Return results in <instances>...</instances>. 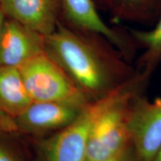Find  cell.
<instances>
[{
	"instance_id": "obj_6",
	"label": "cell",
	"mask_w": 161,
	"mask_h": 161,
	"mask_svg": "<svg viewBox=\"0 0 161 161\" xmlns=\"http://www.w3.org/2000/svg\"><path fill=\"white\" fill-rule=\"evenodd\" d=\"M63 14L72 25L81 31L103 36L119 51L126 60L134 55L136 46L129 32L124 35L110 27L98 14L92 0H62Z\"/></svg>"
},
{
	"instance_id": "obj_12",
	"label": "cell",
	"mask_w": 161,
	"mask_h": 161,
	"mask_svg": "<svg viewBox=\"0 0 161 161\" xmlns=\"http://www.w3.org/2000/svg\"><path fill=\"white\" fill-rule=\"evenodd\" d=\"M129 34L136 46L143 49L136 69L152 75L161 64V16L154 29L148 31L130 29Z\"/></svg>"
},
{
	"instance_id": "obj_10",
	"label": "cell",
	"mask_w": 161,
	"mask_h": 161,
	"mask_svg": "<svg viewBox=\"0 0 161 161\" xmlns=\"http://www.w3.org/2000/svg\"><path fill=\"white\" fill-rule=\"evenodd\" d=\"M32 102L19 69L0 65V108L15 119Z\"/></svg>"
},
{
	"instance_id": "obj_8",
	"label": "cell",
	"mask_w": 161,
	"mask_h": 161,
	"mask_svg": "<svg viewBox=\"0 0 161 161\" xmlns=\"http://www.w3.org/2000/svg\"><path fill=\"white\" fill-rule=\"evenodd\" d=\"M5 17L27 26L40 35H51L63 14L62 0H0Z\"/></svg>"
},
{
	"instance_id": "obj_5",
	"label": "cell",
	"mask_w": 161,
	"mask_h": 161,
	"mask_svg": "<svg viewBox=\"0 0 161 161\" xmlns=\"http://www.w3.org/2000/svg\"><path fill=\"white\" fill-rule=\"evenodd\" d=\"M131 144L140 161H152L161 146V98H134L129 118Z\"/></svg>"
},
{
	"instance_id": "obj_9",
	"label": "cell",
	"mask_w": 161,
	"mask_h": 161,
	"mask_svg": "<svg viewBox=\"0 0 161 161\" xmlns=\"http://www.w3.org/2000/svg\"><path fill=\"white\" fill-rule=\"evenodd\" d=\"M86 104L65 102H33L15 118L18 130L34 134L64 128L78 117Z\"/></svg>"
},
{
	"instance_id": "obj_16",
	"label": "cell",
	"mask_w": 161,
	"mask_h": 161,
	"mask_svg": "<svg viewBox=\"0 0 161 161\" xmlns=\"http://www.w3.org/2000/svg\"><path fill=\"white\" fill-rule=\"evenodd\" d=\"M5 18H6V17H5V14L3 13V10H2L1 8H0V35H1L2 29H3V25L4 22H5Z\"/></svg>"
},
{
	"instance_id": "obj_17",
	"label": "cell",
	"mask_w": 161,
	"mask_h": 161,
	"mask_svg": "<svg viewBox=\"0 0 161 161\" xmlns=\"http://www.w3.org/2000/svg\"><path fill=\"white\" fill-rule=\"evenodd\" d=\"M152 161H161V146L160 148H159L158 152H157L155 156H154V158H153Z\"/></svg>"
},
{
	"instance_id": "obj_7",
	"label": "cell",
	"mask_w": 161,
	"mask_h": 161,
	"mask_svg": "<svg viewBox=\"0 0 161 161\" xmlns=\"http://www.w3.org/2000/svg\"><path fill=\"white\" fill-rule=\"evenodd\" d=\"M45 52V36L6 17L0 35V65L19 68Z\"/></svg>"
},
{
	"instance_id": "obj_2",
	"label": "cell",
	"mask_w": 161,
	"mask_h": 161,
	"mask_svg": "<svg viewBox=\"0 0 161 161\" xmlns=\"http://www.w3.org/2000/svg\"><path fill=\"white\" fill-rule=\"evenodd\" d=\"M152 75L136 70L124 82L110 104L96 120L90 133L85 161H106L131 146L129 118L136 96L146 93Z\"/></svg>"
},
{
	"instance_id": "obj_1",
	"label": "cell",
	"mask_w": 161,
	"mask_h": 161,
	"mask_svg": "<svg viewBox=\"0 0 161 161\" xmlns=\"http://www.w3.org/2000/svg\"><path fill=\"white\" fill-rule=\"evenodd\" d=\"M108 39L96 33L82 36L59 23L45 36V52L85 93L102 97L131 78L136 70Z\"/></svg>"
},
{
	"instance_id": "obj_3",
	"label": "cell",
	"mask_w": 161,
	"mask_h": 161,
	"mask_svg": "<svg viewBox=\"0 0 161 161\" xmlns=\"http://www.w3.org/2000/svg\"><path fill=\"white\" fill-rule=\"evenodd\" d=\"M22 78L33 102H65L86 104L90 96L46 52L19 66Z\"/></svg>"
},
{
	"instance_id": "obj_18",
	"label": "cell",
	"mask_w": 161,
	"mask_h": 161,
	"mask_svg": "<svg viewBox=\"0 0 161 161\" xmlns=\"http://www.w3.org/2000/svg\"><path fill=\"white\" fill-rule=\"evenodd\" d=\"M98 1L104 7H107V5H108V0H98Z\"/></svg>"
},
{
	"instance_id": "obj_4",
	"label": "cell",
	"mask_w": 161,
	"mask_h": 161,
	"mask_svg": "<svg viewBox=\"0 0 161 161\" xmlns=\"http://www.w3.org/2000/svg\"><path fill=\"white\" fill-rule=\"evenodd\" d=\"M121 85L89 102L73 122L46 141L43 145L45 161H85L93 125L102 112L115 98Z\"/></svg>"
},
{
	"instance_id": "obj_11",
	"label": "cell",
	"mask_w": 161,
	"mask_h": 161,
	"mask_svg": "<svg viewBox=\"0 0 161 161\" xmlns=\"http://www.w3.org/2000/svg\"><path fill=\"white\" fill-rule=\"evenodd\" d=\"M107 8L116 21L148 25L157 23L161 16V0H108Z\"/></svg>"
},
{
	"instance_id": "obj_14",
	"label": "cell",
	"mask_w": 161,
	"mask_h": 161,
	"mask_svg": "<svg viewBox=\"0 0 161 161\" xmlns=\"http://www.w3.org/2000/svg\"><path fill=\"white\" fill-rule=\"evenodd\" d=\"M106 161H140V160L131 145L116 156Z\"/></svg>"
},
{
	"instance_id": "obj_13",
	"label": "cell",
	"mask_w": 161,
	"mask_h": 161,
	"mask_svg": "<svg viewBox=\"0 0 161 161\" xmlns=\"http://www.w3.org/2000/svg\"><path fill=\"white\" fill-rule=\"evenodd\" d=\"M19 131L15 119L0 108V132L11 134Z\"/></svg>"
},
{
	"instance_id": "obj_15",
	"label": "cell",
	"mask_w": 161,
	"mask_h": 161,
	"mask_svg": "<svg viewBox=\"0 0 161 161\" xmlns=\"http://www.w3.org/2000/svg\"><path fill=\"white\" fill-rule=\"evenodd\" d=\"M0 161H19L8 150L0 145Z\"/></svg>"
}]
</instances>
